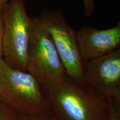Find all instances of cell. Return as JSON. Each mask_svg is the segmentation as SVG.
<instances>
[{
  "label": "cell",
  "mask_w": 120,
  "mask_h": 120,
  "mask_svg": "<svg viewBox=\"0 0 120 120\" xmlns=\"http://www.w3.org/2000/svg\"><path fill=\"white\" fill-rule=\"evenodd\" d=\"M44 90L57 120H109L111 103L68 76Z\"/></svg>",
  "instance_id": "cell-1"
},
{
  "label": "cell",
  "mask_w": 120,
  "mask_h": 120,
  "mask_svg": "<svg viewBox=\"0 0 120 120\" xmlns=\"http://www.w3.org/2000/svg\"><path fill=\"white\" fill-rule=\"evenodd\" d=\"M0 102L19 115L53 116L41 86L31 73L11 68L0 59Z\"/></svg>",
  "instance_id": "cell-2"
},
{
  "label": "cell",
  "mask_w": 120,
  "mask_h": 120,
  "mask_svg": "<svg viewBox=\"0 0 120 120\" xmlns=\"http://www.w3.org/2000/svg\"><path fill=\"white\" fill-rule=\"evenodd\" d=\"M2 56L11 68L27 72V55L32 17L25 0H10L2 8Z\"/></svg>",
  "instance_id": "cell-3"
},
{
  "label": "cell",
  "mask_w": 120,
  "mask_h": 120,
  "mask_svg": "<svg viewBox=\"0 0 120 120\" xmlns=\"http://www.w3.org/2000/svg\"><path fill=\"white\" fill-rule=\"evenodd\" d=\"M27 72L36 79L43 89L61 83L67 76L50 36L37 17H32Z\"/></svg>",
  "instance_id": "cell-4"
},
{
  "label": "cell",
  "mask_w": 120,
  "mask_h": 120,
  "mask_svg": "<svg viewBox=\"0 0 120 120\" xmlns=\"http://www.w3.org/2000/svg\"><path fill=\"white\" fill-rule=\"evenodd\" d=\"M37 17L50 36L67 76L76 81L84 82V62L79 55L76 32L62 10H43Z\"/></svg>",
  "instance_id": "cell-5"
},
{
  "label": "cell",
  "mask_w": 120,
  "mask_h": 120,
  "mask_svg": "<svg viewBox=\"0 0 120 120\" xmlns=\"http://www.w3.org/2000/svg\"><path fill=\"white\" fill-rule=\"evenodd\" d=\"M84 83L111 103L120 102V49L84 62Z\"/></svg>",
  "instance_id": "cell-6"
},
{
  "label": "cell",
  "mask_w": 120,
  "mask_h": 120,
  "mask_svg": "<svg viewBox=\"0 0 120 120\" xmlns=\"http://www.w3.org/2000/svg\"><path fill=\"white\" fill-rule=\"evenodd\" d=\"M78 48L83 62L91 61L120 49V22L107 29L85 25L76 31Z\"/></svg>",
  "instance_id": "cell-7"
},
{
  "label": "cell",
  "mask_w": 120,
  "mask_h": 120,
  "mask_svg": "<svg viewBox=\"0 0 120 120\" xmlns=\"http://www.w3.org/2000/svg\"><path fill=\"white\" fill-rule=\"evenodd\" d=\"M17 115L10 107L0 102V120H14Z\"/></svg>",
  "instance_id": "cell-8"
},
{
  "label": "cell",
  "mask_w": 120,
  "mask_h": 120,
  "mask_svg": "<svg viewBox=\"0 0 120 120\" xmlns=\"http://www.w3.org/2000/svg\"><path fill=\"white\" fill-rule=\"evenodd\" d=\"M109 120H120V102L113 101L111 103Z\"/></svg>",
  "instance_id": "cell-9"
},
{
  "label": "cell",
  "mask_w": 120,
  "mask_h": 120,
  "mask_svg": "<svg viewBox=\"0 0 120 120\" xmlns=\"http://www.w3.org/2000/svg\"><path fill=\"white\" fill-rule=\"evenodd\" d=\"M14 120H57L54 116H42L17 114Z\"/></svg>",
  "instance_id": "cell-10"
},
{
  "label": "cell",
  "mask_w": 120,
  "mask_h": 120,
  "mask_svg": "<svg viewBox=\"0 0 120 120\" xmlns=\"http://www.w3.org/2000/svg\"><path fill=\"white\" fill-rule=\"evenodd\" d=\"M84 8V12L86 17H92L96 11V5L94 0H82Z\"/></svg>",
  "instance_id": "cell-11"
},
{
  "label": "cell",
  "mask_w": 120,
  "mask_h": 120,
  "mask_svg": "<svg viewBox=\"0 0 120 120\" xmlns=\"http://www.w3.org/2000/svg\"><path fill=\"white\" fill-rule=\"evenodd\" d=\"M4 7V6H3ZM0 7V59L2 56V35H3V23H2V8Z\"/></svg>",
  "instance_id": "cell-12"
},
{
  "label": "cell",
  "mask_w": 120,
  "mask_h": 120,
  "mask_svg": "<svg viewBox=\"0 0 120 120\" xmlns=\"http://www.w3.org/2000/svg\"><path fill=\"white\" fill-rule=\"evenodd\" d=\"M10 0H0V7H3Z\"/></svg>",
  "instance_id": "cell-13"
}]
</instances>
